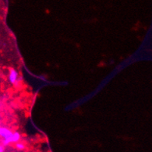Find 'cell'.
<instances>
[{
  "mask_svg": "<svg viewBox=\"0 0 152 152\" xmlns=\"http://www.w3.org/2000/svg\"><path fill=\"white\" fill-rule=\"evenodd\" d=\"M13 132L6 128L0 127V137L4 138L3 145H7L12 143V135Z\"/></svg>",
  "mask_w": 152,
  "mask_h": 152,
  "instance_id": "6da1fadb",
  "label": "cell"
},
{
  "mask_svg": "<svg viewBox=\"0 0 152 152\" xmlns=\"http://www.w3.org/2000/svg\"><path fill=\"white\" fill-rule=\"evenodd\" d=\"M18 78V72L15 70L14 69H11L10 71V75H9V80H10V83H15L17 80Z\"/></svg>",
  "mask_w": 152,
  "mask_h": 152,
  "instance_id": "7a4b0ae2",
  "label": "cell"
},
{
  "mask_svg": "<svg viewBox=\"0 0 152 152\" xmlns=\"http://www.w3.org/2000/svg\"><path fill=\"white\" fill-rule=\"evenodd\" d=\"M21 139L20 134L18 132H13V135H12V143H16V142H19Z\"/></svg>",
  "mask_w": 152,
  "mask_h": 152,
  "instance_id": "3957f363",
  "label": "cell"
},
{
  "mask_svg": "<svg viewBox=\"0 0 152 152\" xmlns=\"http://www.w3.org/2000/svg\"><path fill=\"white\" fill-rule=\"evenodd\" d=\"M16 145H15V146H16V149L19 150V151H22V150H25V145H24L22 142H20L19 141V142H16Z\"/></svg>",
  "mask_w": 152,
  "mask_h": 152,
  "instance_id": "277c9868",
  "label": "cell"
},
{
  "mask_svg": "<svg viewBox=\"0 0 152 152\" xmlns=\"http://www.w3.org/2000/svg\"><path fill=\"white\" fill-rule=\"evenodd\" d=\"M4 151V148L3 145H0V152H2Z\"/></svg>",
  "mask_w": 152,
  "mask_h": 152,
  "instance_id": "5b68a950",
  "label": "cell"
}]
</instances>
